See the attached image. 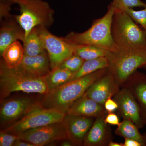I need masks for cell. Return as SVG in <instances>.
<instances>
[{"instance_id": "1", "label": "cell", "mask_w": 146, "mask_h": 146, "mask_svg": "<svg viewBox=\"0 0 146 146\" xmlns=\"http://www.w3.org/2000/svg\"><path fill=\"white\" fill-rule=\"evenodd\" d=\"M108 71V68L99 70L50 90L45 94L40 104L45 108H54L67 114L73 104L82 97L90 86Z\"/></svg>"}, {"instance_id": "2", "label": "cell", "mask_w": 146, "mask_h": 146, "mask_svg": "<svg viewBox=\"0 0 146 146\" xmlns=\"http://www.w3.org/2000/svg\"><path fill=\"white\" fill-rule=\"evenodd\" d=\"M115 7L112 3L105 14L94 21L90 28L82 33L71 32L63 39L72 44L96 46L108 51L115 49L112 34V23Z\"/></svg>"}, {"instance_id": "3", "label": "cell", "mask_w": 146, "mask_h": 146, "mask_svg": "<svg viewBox=\"0 0 146 146\" xmlns=\"http://www.w3.org/2000/svg\"><path fill=\"white\" fill-rule=\"evenodd\" d=\"M112 34L116 48L146 49L145 31L127 13L115 7L112 18Z\"/></svg>"}, {"instance_id": "4", "label": "cell", "mask_w": 146, "mask_h": 146, "mask_svg": "<svg viewBox=\"0 0 146 146\" xmlns=\"http://www.w3.org/2000/svg\"><path fill=\"white\" fill-rule=\"evenodd\" d=\"M22 91L26 93L46 94L48 88L45 76L33 77L10 69L3 60L0 65V99L1 102L11 93Z\"/></svg>"}, {"instance_id": "5", "label": "cell", "mask_w": 146, "mask_h": 146, "mask_svg": "<svg viewBox=\"0 0 146 146\" xmlns=\"http://www.w3.org/2000/svg\"><path fill=\"white\" fill-rule=\"evenodd\" d=\"M110 72L123 85L139 68L146 64V49L119 48L109 51L106 56Z\"/></svg>"}, {"instance_id": "6", "label": "cell", "mask_w": 146, "mask_h": 146, "mask_svg": "<svg viewBox=\"0 0 146 146\" xmlns=\"http://www.w3.org/2000/svg\"><path fill=\"white\" fill-rule=\"evenodd\" d=\"M19 5L20 13L14 16L25 32V37L36 27L48 28L53 23L54 11L48 3L43 0H13Z\"/></svg>"}, {"instance_id": "7", "label": "cell", "mask_w": 146, "mask_h": 146, "mask_svg": "<svg viewBox=\"0 0 146 146\" xmlns=\"http://www.w3.org/2000/svg\"><path fill=\"white\" fill-rule=\"evenodd\" d=\"M66 115L58 110L43 107L38 102L23 118L3 130L17 135L29 129L63 122Z\"/></svg>"}, {"instance_id": "8", "label": "cell", "mask_w": 146, "mask_h": 146, "mask_svg": "<svg viewBox=\"0 0 146 146\" xmlns=\"http://www.w3.org/2000/svg\"><path fill=\"white\" fill-rule=\"evenodd\" d=\"M37 30L48 53L51 70L59 67L67 58L74 54L73 46L50 32L44 26L37 27Z\"/></svg>"}, {"instance_id": "9", "label": "cell", "mask_w": 146, "mask_h": 146, "mask_svg": "<svg viewBox=\"0 0 146 146\" xmlns=\"http://www.w3.org/2000/svg\"><path fill=\"white\" fill-rule=\"evenodd\" d=\"M17 135L19 139L33 144L35 146H44L55 141L68 139L63 121L29 129Z\"/></svg>"}, {"instance_id": "10", "label": "cell", "mask_w": 146, "mask_h": 146, "mask_svg": "<svg viewBox=\"0 0 146 146\" xmlns=\"http://www.w3.org/2000/svg\"><path fill=\"white\" fill-rule=\"evenodd\" d=\"M122 88L114 96L118 105L117 110L123 119H127L134 123L139 129L145 126L141 110L137 101L131 91L125 86Z\"/></svg>"}, {"instance_id": "11", "label": "cell", "mask_w": 146, "mask_h": 146, "mask_svg": "<svg viewBox=\"0 0 146 146\" xmlns=\"http://www.w3.org/2000/svg\"><path fill=\"white\" fill-rule=\"evenodd\" d=\"M121 87L108 70L90 86L85 94L91 99L104 105L106 100L114 97L119 92Z\"/></svg>"}, {"instance_id": "12", "label": "cell", "mask_w": 146, "mask_h": 146, "mask_svg": "<svg viewBox=\"0 0 146 146\" xmlns=\"http://www.w3.org/2000/svg\"><path fill=\"white\" fill-rule=\"evenodd\" d=\"M38 102L28 98H21L5 101L1 105V122L13 124L28 113Z\"/></svg>"}, {"instance_id": "13", "label": "cell", "mask_w": 146, "mask_h": 146, "mask_svg": "<svg viewBox=\"0 0 146 146\" xmlns=\"http://www.w3.org/2000/svg\"><path fill=\"white\" fill-rule=\"evenodd\" d=\"M94 118L66 114L63 122L66 127L68 139L74 145H83L85 137L95 121Z\"/></svg>"}, {"instance_id": "14", "label": "cell", "mask_w": 146, "mask_h": 146, "mask_svg": "<svg viewBox=\"0 0 146 146\" xmlns=\"http://www.w3.org/2000/svg\"><path fill=\"white\" fill-rule=\"evenodd\" d=\"M16 70L26 75L33 77H42L51 70L48 56L46 50L35 56H24Z\"/></svg>"}, {"instance_id": "15", "label": "cell", "mask_w": 146, "mask_h": 146, "mask_svg": "<svg viewBox=\"0 0 146 146\" xmlns=\"http://www.w3.org/2000/svg\"><path fill=\"white\" fill-rule=\"evenodd\" d=\"M106 114L96 118L84 141L85 146H108L112 135L108 124L105 121Z\"/></svg>"}, {"instance_id": "16", "label": "cell", "mask_w": 146, "mask_h": 146, "mask_svg": "<svg viewBox=\"0 0 146 146\" xmlns=\"http://www.w3.org/2000/svg\"><path fill=\"white\" fill-rule=\"evenodd\" d=\"M129 89L138 102L141 117L146 125V75L136 71L121 86Z\"/></svg>"}, {"instance_id": "17", "label": "cell", "mask_w": 146, "mask_h": 146, "mask_svg": "<svg viewBox=\"0 0 146 146\" xmlns=\"http://www.w3.org/2000/svg\"><path fill=\"white\" fill-rule=\"evenodd\" d=\"M106 113L103 105L98 103L84 94L73 104L66 114L96 118Z\"/></svg>"}, {"instance_id": "18", "label": "cell", "mask_w": 146, "mask_h": 146, "mask_svg": "<svg viewBox=\"0 0 146 146\" xmlns=\"http://www.w3.org/2000/svg\"><path fill=\"white\" fill-rule=\"evenodd\" d=\"M25 38V32L15 18L6 19L0 29V54H2L6 48L16 41L23 42Z\"/></svg>"}, {"instance_id": "19", "label": "cell", "mask_w": 146, "mask_h": 146, "mask_svg": "<svg viewBox=\"0 0 146 146\" xmlns=\"http://www.w3.org/2000/svg\"><path fill=\"white\" fill-rule=\"evenodd\" d=\"M25 56L24 47L16 41L6 48L1 56L6 65L10 69H15L20 65Z\"/></svg>"}, {"instance_id": "20", "label": "cell", "mask_w": 146, "mask_h": 146, "mask_svg": "<svg viewBox=\"0 0 146 146\" xmlns=\"http://www.w3.org/2000/svg\"><path fill=\"white\" fill-rule=\"evenodd\" d=\"M23 43L25 55L35 56L41 54L46 50L39 36L37 27L32 30L25 38Z\"/></svg>"}, {"instance_id": "21", "label": "cell", "mask_w": 146, "mask_h": 146, "mask_svg": "<svg viewBox=\"0 0 146 146\" xmlns=\"http://www.w3.org/2000/svg\"><path fill=\"white\" fill-rule=\"evenodd\" d=\"M74 73L60 67L51 70L45 76L49 91L70 81Z\"/></svg>"}, {"instance_id": "22", "label": "cell", "mask_w": 146, "mask_h": 146, "mask_svg": "<svg viewBox=\"0 0 146 146\" xmlns=\"http://www.w3.org/2000/svg\"><path fill=\"white\" fill-rule=\"evenodd\" d=\"M116 135L124 138L134 139L145 146L143 135L139 132V128L133 122L127 119H123L115 131Z\"/></svg>"}, {"instance_id": "23", "label": "cell", "mask_w": 146, "mask_h": 146, "mask_svg": "<svg viewBox=\"0 0 146 146\" xmlns=\"http://www.w3.org/2000/svg\"><path fill=\"white\" fill-rule=\"evenodd\" d=\"M108 62L106 56L85 60L80 69L74 73L71 80L88 75L99 70L108 68Z\"/></svg>"}, {"instance_id": "24", "label": "cell", "mask_w": 146, "mask_h": 146, "mask_svg": "<svg viewBox=\"0 0 146 146\" xmlns=\"http://www.w3.org/2000/svg\"><path fill=\"white\" fill-rule=\"evenodd\" d=\"M74 54L77 55L84 60H91L107 55L109 51L96 46L87 45L72 44Z\"/></svg>"}, {"instance_id": "25", "label": "cell", "mask_w": 146, "mask_h": 146, "mask_svg": "<svg viewBox=\"0 0 146 146\" xmlns=\"http://www.w3.org/2000/svg\"><path fill=\"white\" fill-rule=\"evenodd\" d=\"M118 9L127 13L136 23L141 25L146 33V8L139 11L134 10L132 8L125 7Z\"/></svg>"}, {"instance_id": "26", "label": "cell", "mask_w": 146, "mask_h": 146, "mask_svg": "<svg viewBox=\"0 0 146 146\" xmlns=\"http://www.w3.org/2000/svg\"><path fill=\"white\" fill-rule=\"evenodd\" d=\"M84 61L78 56L74 54L64 60L59 67L75 73L80 69Z\"/></svg>"}, {"instance_id": "27", "label": "cell", "mask_w": 146, "mask_h": 146, "mask_svg": "<svg viewBox=\"0 0 146 146\" xmlns=\"http://www.w3.org/2000/svg\"><path fill=\"white\" fill-rule=\"evenodd\" d=\"M112 4L117 8L125 7L132 8L134 7L146 8V3L141 0H113Z\"/></svg>"}, {"instance_id": "28", "label": "cell", "mask_w": 146, "mask_h": 146, "mask_svg": "<svg viewBox=\"0 0 146 146\" xmlns=\"http://www.w3.org/2000/svg\"><path fill=\"white\" fill-rule=\"evenodd\" d=\"M18 139V135L7 133L3 130L0 132V146H13L15 141Z\"/></svg>"}, {"instance_id": "29", "label": "cell", "mask_w": 146, "mask_h": 146, "mask_svg": "<svg viewBox=\"0 0 146 146\" xmlns=\"http://www.w3.org/2000/svg\"><path fill=\"white\" fill-rule=\"evenodd\" d=\"M14 4L13 0H0V15L1 18H10L11 16L9 13L11 6Z\"/></svg>"}, {"instance_id": "30", "label": "cell", "mask_w": 146, "mask_h": 146, "mask_svg": "<svg viewBox=\"0 0 146 146\" xmlns=\"http://www.w3.org/2000/svg\"><path fill=\"white\" fill-rule=\"evenodd\" d=\"M110 98L105 102L104 106L106 113H110L114 112L118 109V105L115 100Z\"/></svg>"}, {"instance_id": "31", "label": "cell", "mask_w": 146, "mask_h": 146, "mask_svg": "<svg viewBox=\"0 0 146 146\" xmlns=\"http://www.w3.org/2000/svg\"><path fill=\"white\" fill-rule=\"evenodd\" d=\"M105 121L108 124L112 125L118 126L120 123L117 115L114 112L107 113L105 118Z\"/></svg>"}, {"instance_id": "32", "label": "cell", "mask_w": 146, "mask_h": 146, "mask_svg": "<svg viewBox=\"0 0 146 146\" xmlns=\"http://www.w3.org/2000/svg\"><path fill=\"white\" fill-rule=\"evenodd\" d=\"M123 146H144L143 144L134 139L125 138Z\"/></svg>"}, {"instance_id": "33", "label": "cell", "mask_w": 146, "mask_h": 146, "mask_svg": "<svg viewBox=\"0 0 146 146\" xmlns=\"http://www.w3.org/2000/svg\"><path fill=\"white\" fill-rule=\"evenodd\" d=\"M13 146H35L33 144L19 139H17L13 144Z\"/></svg>"}, {"instance_id": "34", "label": "cell", "mask_w": 146, "mask_h": 146, "mask_svg": "<svg viewBox=\"0 0 146 146\" xmlns=\"http://www.w3.org/2000/svg\"><path fill=\"white\" fill-rule=\"evenodd\" d=\"M73 143L70 140L68 139H65L63 140V142L61 144V146H73Z\"/></svg>"}, {"instance_id": "35", "label": "cell", "mask_w": 146, "mask_h": 146, "mask_svg": "<svg viewBox=\"0 0 146 146\" xmlns=\"http://www.w3.org/2000/svg\"><path fill=\"white\" fill-rule=\"evenodd\" d=\"M108 146H123V143H115L112 141H110L108 143Z\"/></svg>"}, {"instance_id": "36", "label": "cell", "mask_w": 146, "mask_h": 146, "mask_svg": "<svg viewBox=\"0 0 146 146\" xmlns=\"http://www.w3.org/2000/svg\"><path fill=\"white\" fill-rule=\"evenodd\" d=\"M143 136L144 143H145V145L146 146V133L143 134Z\"/></svg>"}, {"instance_id": "37", "label": "cell", "mask_w": 146, "mask_h": 146, "mask_svg": "<svg viewBox=\"0 0 146 146\" xmlns=\"http://www.w3.org/2000/svg\"><path fill=\"white\" fill-rule=\"evenodd\" d=\"M143 68H145V70H146V64L145 65V66H144Z\"/></svg>"}]
</instances>
